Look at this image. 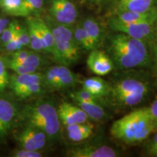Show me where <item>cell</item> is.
<instances>
[{"instance_id": "obj_1", "label": "cell", "mask_w": 157, "mask_h": 157, "mask_svg": "<svg viewBox=\"0 0 157 157\" xmlns=\"http://www.w3.org/2000/svg\"><path fill=\"white\" fill-rule=\"evenodd\" d=\"M109 52L114 66L120 69L143 67L151 61L145 41L117 32L109 37Z\"/></svg>"}, {"instance_id": "obj_2", "label": "cell", "mask_w": 157, "mask_h": 157, "mask_svg": "<svg viewBox=\"0 0 157 157\" xmlns=\"http://www.w3.org/2000/svg\"><path fill=\"white\" fill-rule=\"evenodd\" d=\"M147 108H141L124 116L112 124L110 133L126 143H140L156 131Z\"/></svg>"}, {"instance_id": "obj_3", "label": "cell", "mask_w": 157, "mask_h": 157, "mask_svg": "<svg viewBox=\"0 0 157 157\" xmlns=\"http://www.w3.org/2000/svg\"><path fill=\"white\" fill-rule=\"evenodd\" d=\"M18 119L25 125L36 127L47 135L48 138L55 139L60 132V121L55 105L48 101H39L29 104L19 111Z\"/></svg>"}, {"instance_id": "obj_4", "label": "cell", "mask_w": 157, "mask_h": 157, "mask_svg": "<svg viewBox=\"0 0 157 157\" xmlns=\"http://www.w3.org/2000/svg\"><path fill=\"white\" fill-rule=\"evenodd\" d=\"M44 20L53 35L59 64L68 66L77 62L81 48L76 42L73 29L69 25L56 22L50 16Z\"/></svg>"}, {"instance_id": "obj_5", "label": "cell", "mask_w": 157, "mask_h": 157, "mask_svg": "<svg viewBox=\"0 0 157 157\" xmlns=\"http://www.w3.org/2000/svg\"><path fill=\"white\" fill-rule=\"evenodd\" d=\"M43 85L44 88L60 91L74 87L78 78L67 66L58 64L51 66L42 74Z\"/></svg>"}, {"instance_id": "obj_6", "label": "cell", "mask_w": 157, "mask_h": 157, "mask_svg": "<svg viewBox=\"0 0 157 157\" xmlns=\"http://www.w3.org/2000/svg\"><path fill=\"white\" fill-rule=\"evenodd\" d=\"M152 23H125L118 21L112 17L109 21L110 29L116 32L123 33L132 38L146 41L154 33Z\"/></svg>"}, {"instance_id": "obj_7", "label": "cell", "mask_w": 157, "mask_h": 157, "mask_svg": "<svg viewBox=\"0 0 157 157\" xmlns=\"http://www.w3.org/2000/svg\"><path fill=\"white\" fill-rule=\"evenodd\" d=\"M15 139L21 148L31 151H41L44 148L48 137L44 132L36 127L28 126L16 134Z\"/></svg>"}, {"instance_id": "obj_8", "label": "cell", "mask_w": 157, "mask_h": 157, "mask_svg": "<svg viewBox=\"0 0 157 157\" xmlns=\"http://www.w3.org/2000/svg\"><path fill=\"white\" fill-rule=\"evenodd\" d=\"M50 17L56 22L71 26L76 22L78 12L70 0H50Z\"/></svg>"}, {"instance_id": "obj_9", "label": "cell", "mask_w": 157, "mask_h": 157, "mask_svg": "<svg viewBox=\"0 0 157 157\" xmlns=\"http://www.w3.org/2000/svg\"><path fill=\"white\" fill-rule=\"evenodd\" d=\"M19 110L14 102L0 96V142L5 141L18 119Z\"/></svg>"}, {"instance_id": "obj_10", "label": "cell", "mask_w": 157, "mask_h": 157, "mask_svg": "<svg viewBox=\"0 0 157 157\" xmlns=\"http://www.w3.org/2000/svg\"><path fill=\"white\" fill-rule=\"evenodd\" d=\"M87 66L93 73L100 76L108 75L115 67L111 57L104 51L97 48L90 51L87 58Z\"/></svg>"}, {"instance_id": "obj_11", "label": "cell", "mask_w": 157, "mask_h": 157, "mask_svg": "<svg viewBox=\"0 0 157 157\" xmlns=\"http://www.w3.org/2000/svg\"><path fill=\"white\" fill-rule=\"evenodd\" d=\"M57 111L60 123L65 127L74 124L87 122L89 119L81 108L77 105H74L68 102H63L60 103Z\"/></svg>"}, {"instance_id": "obj_12", "label": "cell", "mask_w": 157, "mask_h": 157, "mask_svg": "<svg viewBox=\"0 0 157 157\" xmlns=\"http://www.w3.org/2000/svg\"><path fill=\"white\" fill-rule=\"evenodd\" d=\"M6 66L15 74H31L39 72L43 64V59L39 52L31 50L30 54L21 62H13L7 60L2 56Z\"/></svg>"}, {"instance_id": "obj_13", "label": "cell", "mask_w": 157, "mask_h": 157, "mask_svg": "<svg viewBox=\"0 0 157 157\" xmlns=\"http://www.w3.org/2000/svg\"><path fill=\"white\" fill-rule=\"evenodd\" d=\"M148 92L149 89L147 84L140 80L129 78L120 80L116 82L113 85H111L108 98L111 100L124 94L134 93H148Z\"/></svg>"}, {"instance_id": "obj_14", "label": "cell", "mask_w": 157, "mask_h": 157, "mask_svg": "<svg viewBox=\"0 0 157 157\" xmlns=\"http://www.w3.org/2000/svg\"><path fill=\"white\" fill-rule=\"evenodd\" d=\"M71 157H116L118 153L112 147L105 145H87L77 146L68 151Z\"/></svg>"}, {"instance_id": "obj_15", "label": "cell", "mask_w": 157, "mask_h": 157, "mask_svg": "<svg viewBox=\"0 0 157 157\" xmlns=\"http://www.w3.org/2000/svg\"><path fill=\"white\" fill-rule=\"evenodd\" d=\"M35 21L38 29L41 43L43 48V52L52 56L55 61L58 63V57L55 46L53 35L52 34L50 27L47 24L44 19L35 16Z\"/></svg>"}, {"instance_id": "obj_16", "label": "cell", "mask_w": 157, "mask_h": 157, "mask_svg": "<svg viewBox=\"0 0 157 157\" xmlns=\"http://www.w3.org/2000/svg\"><path fill=\"white\" fill-rule=\"evenodd\" d=\"M81 84L82 89L85 90L101 100L108 97L109 95L111 84L100 76L85 78L81 82Z\"/></svg>"}, {"instance_id": "obj_17", "label": "cell", "mask_w": 157, "mask_h": 157, "mask_svg": "<svg viewBox=\"0 0 157 157\" xmlns=\"http://www.w3.org/2000/svg\"><path fill=\"white\" fill-rule=\"evenodd\" d=\"M35 84H43L42 74L39 72L31 74H15L10 75L8 87L12 92Z\"/></svg>"}, {"instance_id": "obj_18", "label": "cell", "mask_w": 157, "mask_h": 157, "mask_svg": "<svg viewBox=\"0 0 157 157\" xmlns=\"http://www.w3.org/2000/svg\"><path fill=\"white\" fill-rule=\"evenodd\" d=\"M115 19L125 23H157V9L153 8L145 13L121 12L116 13Z\"/></svg>"}, {"instance_id": "obj_19", "label": "cell", "mask_w": 157, "mask_h": 157, "mask_svg": "<svg viewBox=\"0 0 157 157\" xmlns=\"http://www.w3.org/2000/svg\"><path fill=\"white\" fill-rule=\"evenodd\" d=\"M156 0H119L116 13L121 12L145 13L155 8Z\"/></svg>"}, {"instance_id": "obj_20", "label": "cell", "mask_w": 157, "mask_h": 157, "mask_svg": "<svg viewBox=\"0 0 157 157\" xmlns=\"http://www.w3.org/2000/svg\"><path fill=\"white\" fill-rule=\"evenodd\" d=\"M66 127L68 137L73 142H82L90 138L93 134V125L88 121L85 123L74 124Z\"/></svg>"}, {"instance_id": "obj_21", "label": "cell", "mask_w": 157, "mask_h": 157, "mask_svg": "<svg viewBox=\"0 0 157 157\" xmlns=\"http://www.w3.org/2000/svg\"><path fill=\"white\" fill-rule=\"evenodd\" d=\"M0 9L8 16L23 17L30 16L23 0H0Z\"/></svg>"}, {"instance_id": "obj_22", "label": "cell", "mask_w": 157, "mask_h": 157, "mask_svg": "<svg viewBox=\"0 0 157 157\" xmlns=\"http://www.w3.org/2000/svg\"><path fill=\"white\" fill-rule=\"evenodd\" d=\"M74 103L85 112L88 118L92 120L98 121L103 120L106 116L104 109L98 102L75 101Z\"/></svg>"}, {"instance_id": "obj_23", "label": "cell", "mask_w": 157, "mask_h": 157, "mask_svg": "<svg viewBox=\"0 0 157 157\" xmlns=\"http://www.w3.org/2000/svg\"><path fill=\"white\" fill-rule=\"evenodd\" d=\"M26 27L28 29L29 38H30V48L36 52H43V48L41 43L40 36L37 29L35 16L31 15L27 17Z\"/></svg>"}, {"instance_id": "obj_24", "label": "cell", "mask_w": 157, "mask_h": 157, "mask_svg": "<svg viewBox=\"0 0 157 157\" xmlns=\"http://www.w3.org/2000/svg\"><path fill=\"white\" fill-rule=\"evenodd\" d=\"M82 25L96 49L101 43L102 39V31L99 23L93 17H87L83 21Z\"/></svg>"}, {"instance_id": "obj_25", "label": "cell", "mask_w": 157, "mask_h": 157, "mask_svg": "<svg viewBox=\"0 0 157 157\" xmlns=\"http://www.w3.org/2000/svg\"><path fill=\"white\" fill-rule=\"evenodd\" d=\"M73 33L76 42L77 43L80 48L84 49V50L88 51V52L95 49L91 39L82 24L76 25L75 28L73 29Z\"/></svg>"}, {"instance_id": "obj_26", "label": "cell", "mask_w": 157, "mask_h": 157, "mask_svg": "<svg viewBox=\"0 0 157 157\" xmlns=\"http://www.w3.org/2000/svg\"><path fill=\"white\" fill-rule=\"evenodd\" d=\"M44 87L43 84H35L21 88V89L15 90L13 93L17 98L23 100L39 95L44 91Z\"/></svg>"}, {"instance_id": "obj_27", "label": "cell", "mask_w": 157, "mask_h": 157, "mask_svg": "<svg viewBox=\"0 0 157 157\" xmlns=\"http://www.w3.org/2000/svg\"><path fill=\"white\" fill-rule=\"evenodd\" d=\"M20 25L21 24L15 20L10 21L9 24L0 35V46L9 42L13 39V37L17 34Z\"/></svg>"}, {"instance_id": "obj_28", "label": "cell", "mask_w": 157, "mask_h": 157, "mask_svg": "<svg viewBox=\"0 0 157 157\" xmlns=\"http://www.w3.org/2000/svg\"><path fill=\"white\" fill-rule=\"evenodd\" d=\"M70 98H72L74 102L75 101H90V102H98L101 103L102 100L96 96L93 95L85 90L82 89L78 91L73 92L70 93Z\"/></svg>"}, {"instance_id": "obj_29", "label": "cell", "mask_w": 157, "mask_h": 157, "mask_svg": "<svg viewBox=\"0 0 157 157\" xmlns=\"http://www.w3.org/2000/svg\"><path fill=\"white\" fill-rule=\"evenodd\" d=\"M23 2L30 16H36L43 10L45 0H23Z\"/></svg>"}, {"instance_id": "obj_30", "label": "cell", "mask_w": 157, "mask_h": 157, "mask_svg": "<svg viewBox=\"0 0 157 157\" xmlns=\"http://www.w3.org/2000/svg\"><path fill=\"white\" fill-rule=\"evenodd\" d=\"M7 69L2 56H0V94L8 87L10 75Z\"/></svg>"}, {"instance_id": "obj_31", "label": "cell", "mask_w": 157, "mask_h": 157, "mask_svg": "<svg viewBox=\"0 0 157 157\" xmlns=\"http://www.w3.org/2000/svg\"><path fill=\"white\" fill-rule=\"evenodd\" d=\"M17 37L23 48H30V38H29V31L26 25L23 26V25H20L18 31H17Z\"/></svg>"}, {"instance_id": "obj_32", "label": "cell", "mask_w": 157, "mask_h": 157, "mask_svg": "<svg viewBox=\"0 0 157 157\" xmlns=\"http://www.w3.org/2000/svg\"><path fill=\"white\" fill-rule=\"evenodd\" d=\"M42 156V153L40 151L26 150L21 148L18 150H15L12 154V156L14 157H41Z\"/></svg>"}, {"instance_id": "obj_33", "label": "cell", "mask_w": 157, "mask_h": 157, "mask_svg": "<svg viewBox=\"0 0 157 157\" xmlns=\"http://www.w3.org/2000/svg\"><path fill=\"white\" fill-rule=\"evenodd\" d=\"M146 150L147 154L150 156H157V133L147 143Z\"/></svg>"}, {"instance_id": "obj_34", "label": "cell", "mask_w": 157, "mask_h": 157, "mask_svg": "<svg viewBox=\"0 0 157 157\" xmlns=\"http://www.w3.org/2000/svg\"><path fill=\"white\" fill-rule=\"evenodd\" d=\"M153 122L157 129V98L153 103L151 104L149 107H147Z\"/></svg>"}, {"instance_id": "obj_35", "label": "cell", "mask_w": 157, "mask_h": 157, "mask_svg": "<svg viewBox=\"0 0 157 157\" xmlns=\"http://www.w3.org/2000/svg\"><path fill=\"white\" fill-rule=\"evenodd\" d=\"M10 20L6 17L0 16V35L2 34V31L9 24Z\"/></svg>"}, {"instance_id": "obj_36", "label": "cell", "mask_w": 157, "mask_h": 157, "mask_svg": "<svg viewBox=\"0 0 157 157\" xmlns=\"http://www.w3.org/2000/svg\"><path fill=\"white\" fill-rule=\"evenodd\" d=\"M154 58H155V61H156V67H157V54L154 53Z\"/></svg>"}, {"instance_id": "obj_37", "label": "cell", "mask_w": 157, "mask_h": 157, "mask_svg": "<svg viewBox=\"0 0 157 157\" xmlns=\"http://www.w3.org/2000/svg\"><path fill=\"white\" fill-rule=\"evenodd\" d=\"M103 0H95V3H101Z\"/></svg>"}, {"instance_id": "obj_38", "label": "cell", "mask_w": 157, "mask_h": 157, "mask_svg": "<svg viewBox=\"0 0 157 157\" xmlns=\"http://www.w3.org/2000/svg\"><path fill=\"white\" fill-rule=\"evenodd\" d=\"M89 1L92 2H95V0H89Z\"/></svg>"}, {"instance_id": "obj_39", "label": "cell", "mask_w": 157, "mask_h": 157, "mask_svg": "<svg viewBox=\"0 0 157 157\" xmlns=\"http://www.w3.org/2000/svg\"><path fill=\"white\" fill-rule=\"evenodd\" d=\"M156 39H157V28L156 29Z\"/></svg>"}, {"instance_id": "obj_40", "label": "cell", "mask_w": 157, "mask_h": 157, "mask_svg": "<svg viewBox=\"0 0 157 157\" xmlns=\"http://www.w3.org/2000/svg\"><path fill=\"white\" fill-rule=\"evenodd\" d=\"M105 2H110V1H112V0H105Z\"/></svg>"}]
</instances>
